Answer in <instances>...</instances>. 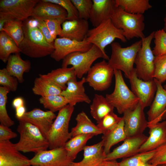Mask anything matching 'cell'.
Here are the masks:
<instances>
[{"instance_id": "10", "label": "cell", "mask_w": 166, "mask_h": 166, "mask_svg": "<svg viewBox=\"0 0 166 166\" xmlns=\"http://www.w3.org/2000/svg\"><path fill=\"white\" fill-rule=\"evenodd\" d=\"M155 31L148 36L141 39V46L136 56L134 64L137 77L144 81L153 79L154 71V61L155 56L151 47V44L154 38Z\"/></svg>"}, {"instance_id": "1", "label": "cell", "mask_w": 166, "mask_h": 166, "mask_svg": "<svg viewBox=\"0 0 166 166\" xmlns=\"http://www.w3.org/2000/svg\"><path fill=\"white\" fill-rule=\"evenodd\" d=\"M23 24L24 38L18 46L21 52L33 58L50 55L54 49V42L47 41L37 26L36 20L28 18Z\"/></svg>"}, {"instance_id": "30", "label": "cell", "mask_w": 166, "mask_h": 166, "mask_svg": "<svg viewBox=\"0 0 166 166\" xmlns=\"http://www.w3.org/2000/svg\"><path fill=\"white\" fill-rule=\"evenodd\" d=\"M90 108L91 116L98 123L107 114L113 112L114 107L108 102L105 97L95 94Z\"/></svg>"}, {"instance_id": "50", "label": "cell", "mask_w": 166, "mask_h": 166, "mask_svg": "<svg viewBox=\"0 0 166 166\" xmlns=\"http://www.w3.org/2000/svg\"><path fill=\"white\" fill-rule=\"evenodd\" d=\"M15 109L16 117L17 120L22 117L26 112L25 106L20 107Z\"/></svg>"}, {"instance_id": "42", "label": "cell", "mask_w": 166, "mask_h": 166, "mask_svg": "<svg viewBox=\"0 0 166 166\" xmlns=\"http://www.w3.org/2000/svg\"><path fill=\"white\" fill-rule=\"evenodd\" d=\"M122 118V117H119L113 112H112L104 117L97 123V126L101 130L104 134L114 128Z\"/></svg>"}, {"instance_id": "47", "label": "cell", "mask_w": 166, "mask_h": 166, "mask_svg": "<svg viewBox=\"0 0 166 166\" xmlns=\"http://www.w3.org/2000/svg\"><path fill=\"white\" fill-rule=\"evenodd\" d=\"M17 136V133L13 132L9 127L0 124V141L10 140Z\"/></svg>"}, {"instance_id": "34", "label": "cell", "mask_w": 166, "mask_h": 166, "mask_svg": "<svg viewBox=\"0 0 166 166\" xmlns=\"http://www.w3.org/2000/svg\"><path fill=\"white\" fill-rule=\"evenodd\" d=\"M21 52L14 41L4 31L0 33V59L4 63L7 62L11 53Z\"/></svg>"}, {"instance_id": "41", "label": "cell", "mask_w": 166, "mask_h": 166, "mask_svg": "<svg viewBox=\"0 0 166 166\" xmlns=\"http://www.w3.org/2000/svg\"><path fill=\"white\" fill-rule=\"evenodd\" d=\"M76 8L79 18L88 20L89 19L93 2L92 0H71Z\"/></svg>"}, {"instance_id": "4", "label": "cell", "mask_w": 166, "mask_h": 166, "mask_svg": "<svg viewBox=\"0 0 166 166\" xmlns=\"http://www.w3.org/2000/svg\"><path fill=\"white\" fill-rule=\"evenodd\" d=\"M114 90L112 93L106 94L105 97L118 113L122 114L134 109L139 103V100L126 85L121 71L114 70Z\"/></svg>"}, {"instance_id": "13", "label": "cell", "mask_w": 166, "mask_h": 166, "mask_svg": "<svg viewBox=\"0 0 166 166\" xmlns=\"http://www.w3.org/2000/svg\"><path fill=\"white\" fill-rule=\"evenodd\" d=\"M144 110L139 102L134 109L127 111L123 114L124 129L127 138L142 135L148 128V121Z\"/></svg>"}, {"instance_id": "6", "label": "cell", "mask_w": 166, "mask_h": 166, "mask_svg": "<svg viewBox=\"0 0 166 166\" xmlns=\"http://www.w3.org/2000/svg\"><path fill=\"white\" fill-rule=\"evenodd\" d=\"M74 106L69 104L60 110L46 136L49 149L63 146L72 137L69 131Z\"/></svg>"}, {"instance_id": "12", "label": "cell", "mask_w": 166, "mask_h": 166, "mask_svg": "<svg viewBox=\"0 0 166 166\" xmlns=\"http://www.w3.org/2000/svg\"><path fill=\"white\" fill-rule=\"evenodd\" d=\"M64 146L41 151L30 160L31 166H69L73 162Z\"/></svg>"}, {"instance_id": "15", "label": "cell", "mask_w": 166, "mask_h": 166, "mask_svg": "<svg viewBox=\"0 0 166 166\" xmlns=\"http://www.w3.org/2000/svg\"><path fill=\"white\" fill-rule=\"evenodd\" d=\"M54 45V49L50 56L55 61H59L71 53L87 51L93 45L85 40L78 41L60 37L55 39Z\"/></svg>"}, {"instance_id": "24", "label": "cell", "mask_w": 166, "mask_h": 166, "mask_svg": "<svg viewBox=\"0 0 166 166\" xmlns=\"http://www.w3.org/2000/svg\"><path fill=\"white\" fill-rule=\"evenodd\" d=\"M89 20L94 27L110 19L117 6L115 0H92Z\"/></svg>"}, {"instance_id": "49", "label": "cell", "mask_w": 166, "mask_h": 166, "mask_svg": "<svg viewBox=\"0 0 166 166\" xmlns=\"http://www.w3.org/2000/svg\"><path fill=\"white\" fill-rule=\"evenodd\" d=\"M12 105L13 107L15 109L24 106V100L21 97H17L15 98L13 101Z\"/></svg>"}, {"instance_id": "11", "label": "cell", "mask_w": 166, "mask_h": 166, "mask_svg": "<svg viewBox=\"0 0 166 166\" xmlns=\"http://www.w3.org/2000/svg\"><path fill=\"white\" fill-rule=\"evenodd\" d=\"M114 69L105 60L92 66L87 73L86 82L95 90L103 91L110 86Z\"/></svg>"}, {"instance_id": "9", "label": "cell", "mask_w": 166, "mask_h": 166, "mask_svg": "<svg viewBox=\"0 0 166 166\" xmlns=\"http://www.w3.org/2000/svg\"><path fill=\"white\" fill-rule=\"evenodd\" d=\"M116 39H119L124 43L127 41L123 31L116 28L110 18L89 30L84 40L106 53V47L111 44Z\"/></svg>"}, {"instance_id": "29", "label": "cell", "mask_w": 166, "mask_h": 166, "mask_svg": "<svg viewBox=\"0 0 166 166\" xmlns=\"http://www.w3.org/2000/svg\"><path fill=\"white\" fill-rule=\"evenodd\" d=\"M75 120L77 124L70 132L72 137L82 134H90L95 136L103 134L101 130L92 121L83 111L77 115Z\"/></svg>"}, {"instance_id": "48", "label": "cell", "mask_w": 166, "mask_h": 166, "mask_svg": "<svg viewBox=\"0 0 166 166\" xmlns=\"http://www.w3.org/2000/svg\"><path fill=\"white\" fill-rule=\"evenodd\" d=\"M36 20L37 26L42 33L47 41L49 43L54 42L55 39L52 36L45 21L42 20Z\"/></svg>"}, {"instance_id": "23", "label": "cell", "mask_w": 166, "mask_h": 166, "mask_svg": "<svg viewBox=\"0 0 166 166\" xmlns=\"http://www.w3.org/2000/svg\"><path fill=\"white\" fill-rule=\"evenodd\" d=\"M148 128L149 136L140 147L139 153L154 150L166 143V120Z\"/></svg>"}, {"instance_id": "35", "label": "cell", "mask_w": 166, "mask_h": 166, "mask_svg": "<svg viewBox=\"0 0 166 166\" xmlns=\"http://www.w3.org/2000/svg\"><path fill=\"white\" fill-rule=\"evenodd\" d=\"M23 26L22 21H10L5 24L2 30L12 39L18 47L24 38Z\"/></svg>"}, {"instance_id": "55", "label": "cell", "mask_w": 166, "mask_h": 166, "mask_svg": "<svg viewBox=\"0 0 166 166\" xmlns=\"http://www.w3.org/2000/svg\"><path fill=\"white\" fill-rule=\"evenodd\" d=\"M158 166H166V165H159Z\"/></svg>"}, {"instance_id": "38", "label": "cell", "mask_w": 166, "mask_h": 166, "mask_svg": "<svg viewBox=\"0 0 166 166\" xmlns=\"http://www.w3.org/2000/svg\"><path fill=\"white\" fill-rule=\"evenodd\" d=\"M7 88L0 87V124L10 127L14 124V122L9 116L6 110L7 95L10 92Z\"/></svg>"}, {"instance_id": "44", "label": "cell", "mask_w": 166, "mask_h": 166, "mask_svg": "<svg viewBox=\"0 0 166 166\" xmlns=\"http://www.w3.org/2000/svg\"><path fill=\"white\" fill-rule=\"evenodd\" d=\"M58 5L66 11L67 13V20H72L79 18L78 12L71 0H43Z\"/></svg>"}, {"instance_id": "25", "label": "cell", "mask_w": 166, "mask_h": 166, "mask_svg": "<svg viewBox=\"0 0 166 166\" xmlns=\"http://www.w3.org/2000/svg\"><path fill=\"white\" fill-rule=\"evenodd\" d=\"M84 157L80 161L73 162L69 166H100L104 161V153L102 140L97 143L86 146L84 149Z\"/></svg>"}, {"instance_id": "21", "label": "cell", "mask_w": 166, "mask_h": 166, "mask_svg": "<svg viewBox=\"0 0 166 166\" xmlns=\"http://www.w3.org/2000/svg\"><path fill=\"white\" fill-rule=\"evenodd\" d=\"M86 82L85 77L79 81L77 79L71 80L67 83L66 88L62 91L60 95L66 99L69 104L73 106L80 102L89 104L91 100L85 93L84 86Z\"/></svg>"}, {"instance_id": "32", "label": "cell", "mask_w": 166, "mask_h": 166, "mask_svg": "<svg viewBox=\"0 0 166 166\" xmlns=\"http://www.w3.org/2000/svg\"><path fill=\"white\" fill-rule=\"evenodd\" d=\"M93 136L92 134H82L72 137L64 146L68 156L74 160L77 154L84 150L87 141Z\"/></svg>"}, {"instance_id": "52", "label": "cell", "mask_w": 166, "mask_h": 166, "mask_svg": "<svg viewBox=\"0 0 166 166\" xmlns=\"http://www.w3.org/2000/svg\"><path fill=\"white\" fill-rule=\"evenodd\" d=\"M164 26L162 29L164 30L166 32V12L165 15V17L164 18Z\"/></svg>"}, {"instance_id": "54", "label": "cell", "mask_w": 166, "mask_h": 166, "mask_svg": "<svg viewBox=\"0 0 166 166\" xmlns=\"http://www.w3.org/2000/svg\"><path fill=\"white\" fill-rule=\"evenodd\" d=\"M164 89L166 90V85H165L164 86Z\"/></svg>"}, {"instance_id": "36", "label": "cell", "mask_w": 166, "mask_h": 166, "mask_svg": "<svg viewBox=\"0 0 166 166\" xmlns=\"http://www.w3.org/2000/svg\"><path fill=\"white\" fill-rule=\"evenodd\" d=\"M39 101L44 108L53 113L59 111L69 104L66 99L61 95L41 97Z\"/></svg>"}, {"instance_id": "16", "label": "cell", "mask_w": 166, "mask_h": 166, "mask_svg": "<svg viewBox=\"0 0 166 166\" xmlns=\"http://www.w3.org/2000/svg\"><path fill=\"white\" fill-rule=\"evenodd\" d=\"M148 137L143 134L137 136L127 138L121 144L105 155L104 161L124 159L138 153L140 147Z\"/></svg>"}, {"instance_id": "56", "label": "cell", "mask_w": 166, "mask_h": 166, "mask_svg": "<svg viewBox=\"0 0 166 166\" xmlns=\"http://www.w3.org/2000/svg\"><path fill=\"white\" fill-rule=\"evenodd\" d=\"M165 6L166 7V0L165 1Z\"/></svg>"}, {"instance_id": "28", "label": "cell", "mask_w": 166, "mask_h": 166, "mask_svg": "<svg viewBox=\"0 0 166 166\" xmlns=\"http://www.w3.org/2000/svg\"><path fill=\"white\" fill-rule=\"evenodd\" d=\"M127 138L124 129V121L123 118L112 129L103 134L102 141L104 153L105 155L110 152L112 147Z\"/></svg>"}, {"instance_id": "17", "label": "cell", "mask_w": 166, "mask_h": 166, "mask_svg": "<svg viewBox=\"0 0 166 166\" xmlns=\"http://www.w3.org/2000/svg\"><path fill=\"white\" fill-rule=\"evenodd\" d=\"M157 90L154 99L147 112L148 127L160 122L166 117V90L154 78Z\"/></svg>"}, {"instance_id": "43", "label": "cell", "mask_w": 166, "mask_h": 166, "mask_svg": "<svg viewBox=\"0 0 166 166\" xmlns=\"http://www.w3.org/2000/svg\"><path fill=\"white\" fill-rule=\"evenodd\" d=\"M18 81L15 77L11 75L6 68L0 70V85L8 88L10 91H16Z\"/></svg>"}, {"instance_id": "33", "label": "cell", "mask_w": 166, "mask_h": 166, "mask_svg": "<svg viewBox=\"0 0 166 166\" xmlns=\"http://www.w3.org/2000/svg\"><path fill=\"white\" fill-rule=\"evenodd\" d=\"M116 5L128 13L143 14L152 7L148 0H115Z\"/></svg>"}, {"instance_id": "7", "label": "cell", "mask_w": 166, "mask_h": 166, "mask_svg": "<svg viewBox=\"0 0 166 166\" xmlns=\"http://www.w3.org/2000/svg\"><path fill=\"white\" fill-rule=\"evenodd\" d=\"M38 0H1L0 29L5 24L12 20L24 21L32 16Z\"/></svg>"}, {"instance_id": "14", "label": "cell", "mask_w": 166, "mask_h": 166, "mask_svg": "<svg viewBox=\"0 0 166 166\" xmlns=\"http://www.w3.org/2000/svg\"><path fill=\"white\" fill-rule=\"evenodd\" d=\"M131 90L138 98L143 109L150 106L155 97L157 86L154 80L144 81L137 76L135 68L129 78Z\"/></svg>"}, {"instance_id": "18", "label": "cell", "mask_w": 166, "mask_h": 166, "mask_svg": "<svg viewBox=\"0 0 166 166\" xmlns=\"http://www.w3.org/2000/svg\"><path fill=\"white\" fill-rule=\"evenodd\" d=\"M30 159L10 140L0 141V166H31Z\"/></svg>"}, {"instance_id": "8", "label": "cell", "mask_w": 166, "mask_h": 166, "mask_svg": "<svg viewBox=\"0 0 166 166\" xmlns=\"http://www.w3.org/2000/svg\"><path fill=\"white\" fill-rule=\"evenodd\" d=\"M100 58L108 60L109 59L106 53L103 52L97 46L93 45L87 51L75 52L67 55L62 60L61 66L67 67L69 65H72L77 77L80 79L87 73L93 63Z\"/></svg>"}, {"instance_id": "2", "label": "cell", "mask_w": 166, "mask_h": 166, "mask_svg": "<svg viewBox=\"0 0 166 166\" xmlns=\"http://www.w3.org/2000/svg\"><path fill=\"white\" fill-rule=\"evenodd\" d=\"M18 121L17 131L19 133L20 139L15 144L19 151L36 154L47 150L49 146L48 141L36 127L26 121Z\"/></svg>"}, {"instance_id": "45", "label": "cell", "mask_w": 166, "mask_h": 166, "mask_svg": "<svg viewBox=\"0 0 166 166\" xmlns=\"http://www.w3.org/2000/svg\"><path fill=\"white\" fill-rule=\"evenodd\" d=\"M148 163L154 166L166 165V143L156 149L153 156Z\"/></svg>"}, {"instance_id": "5", "label": "cell", "mask_w": 166, "mask_h": 166, "mask_svg": "<svg viewBox=\"0 0 166 166\" xmlns=\"http://www.w3.org/2000/svg\"><path fill=\"white\" fill-rule=\"evenodd\" d=\"M143 14H133L125 11L119 6L115 8L110 19L117 28L122 30L127 40L134 38L140 39L145 38V28Z\"/></svg>"}, {"instance_id": "39", "label": "cell", "mask_w": 166, "mask_h": 166, "mask_svg": "<svg viewBox=\"0 0 166 166\" xmlns=\"http://www.w3.org/2000/svg\"><path fill=\"white\" fill-rule=\"evenodd\" d=\"M153 78L161 84L166 81V54L155 56Z\"/></svg>"}, {"instance_id": "46", "label": "cell", "mask_w": 166, "mask_h": 166, "mask_svg": "<svg viewBox=\"0 0 166 166\" xmlns=\"http://www.w3.org/2000/svg\"><path fill=\"white\" fill-rule=\"evenodd\" d=\"M65 21L63 19H51L44 21L52 36L55 39L57 36L60 35L62 30L61 25Z\"/></svg>"}, {"instance_id": "40", "label": "cell", "mask_w": 166, "mask_h": 166, "mask_svg": "<svg viewBox=\"0 0 166 166\" xmlns=\"http://www.w3.org/2000/svg\"><path fill=\"white\" fill-rule=\"evenodd\" d=\"M154 47L152 52L155 56L166 54V32L163 29L155 31Z\"/></svg>"}, {"instance_id": "37", "label": "cell", "mask_w": 166, "mask_h": 166, "mask_svg": "<svg viewBox=\"0 0 166 166\" xmlns=\"http://www.w3.org/2000/svg\"><path fill=\"white\" fill-rule=\"evenodd\" d=\"M156 149L139 152L130 157L123 159L119 162L120 166H143L148 163L153 156Z\"/></svg>"}, {"instance_id": "57", "label": "cell", "mask_w": 166, "mask_h": 166, "mask_svg": "<svg viewBox=\"0 0 166 166\" xmlns=\"http://www.w3.org/2000/svg\"><path fill=\"white\" fill-rule=\"evenodd\" d=\"M100 166H106L104 165H101Z\"/></svg>"}, {"instance_id": "19", "label": "cell", "mask_w": 166, "mask_h": 166, "mask_svg": "<svg viewBox=\"0 0 166 166\" xmlns=\"http://www.w3.org/2000/svg\"><path fill=\"white\" fill-rule=\"evenodd\" d=\"M56 116L54 113L49 111H44L35 108L26 112L18 121H23L29 122L36 127L46 137L53 120Z\"/></svg>"}, {"instance_id": "27", "label": "cell", "mask_w": 166, "mask_h": 166, "mask_svg": "<svg viewBox=\"0 0 166 166\" xmlns=\"http://www.w3.org/2000/svg\"><path fill=\"white\" fill-rule=\"evenodd\" d=\"M39 76L47 79L63 91L65 89L67 83L72 79H77V76L73 67H61L52 70L45 74H39Z\"/></svg>"}, {"instance_id": "22", "label": "cell", "mask_w": 166, "mask_h": 166, "mask_svg": "<svg viewBox=\"0 0 166 166\" xmlns=\"http://www.w3.org/2000/svg\"><path fill=\"white\" fill-rule=\"evenodd\" d=\"M88 20L78 18L66 20L62 24V30L59 36L78 41H83L89 31Z\"/></svg>"}, {"instance_id": "26", "label": "cell", "mask_w": 166, "mask_h": 166, "mask_svg": "<svg viewBox=\"0 0 166 166\" xmlns=\"http://www.w3.org/2000/svg\"><path fill=\"white\" fill-rule=\"evenodd\" d=\"M6 69L12 76L16 77L19 83H22L24 81L23 74L28 73L31 68V63L29 60H23L19 53L11 55L7 61Z\"/></svg>"}, {"instance_id": "31", "label": "cell", "mask_w": 166, "mask_h": 166, "mask_svg": "<svg viewBox=\"0 0 166 166\" xmlns=\"http://www.w3.org/2000/svg\"><path fill=\"white\" fill-rule=\"evenodd\" d=\"M32 91L34 94L44 97L60 95L62 90L49 80L39 76L34 81Z\"/></svg>"}, {"instance_id": "53", "label": "cell", "mask_w": 166, "mask_h": 166, "mask_svg": "<svg viewBox=\"0 0 166 166\" xmlns=\"http://www.w3.org/2000/svg\"><path fill=\"white\" fill-rule=\"evenodd\" d=\"M143 166H154L148 163H147L145 164Z\"/></svg>"}, {"instance_id": "51", "label": "cell", "mask_w": 166, "mask_h": 166, "mask_svg": "<svg viewBox=\"0 0 166 166\" xmlns=\"http://www.w3.org/2000/svg\"><path fill=\"white\" fill-rule=\"evenodd\" d=\"M104 165L106 166H120L119 163L116 160H111L104 161L101 165Z\"/></svg>"}, {"instance_id": "20", "label": "cell", "mask_w": 166, "mask_h": 166, "mask_svg": "<svg viewBox=\"0 0 166 166\" xmlns=\"http://www.w3.org/2000/svg\"><path fill=\"white\" fill-rule=\"evenodd\" d=\"M32 17L38 20L63 19L66 20L67 13L60 6L42 0H40L34 7Z\"/></svg>"}, {"instance_id": "3", "label": "cell", "mask_w": 166, "mask_h": 166, "mask_svg": "<svg viewBox=\"0 0 166 166\" xmlns=\"http://www.w3.org/2000/svg\"><path fill=\"white\" fill-rule=\"evenodd\" d=\"M141 45V39L125 47L113 42L111 44V54L108 63L114 70L123 71L126 77L129 79L134 70L135 59Z\"/></svg>"}]
</instances>
